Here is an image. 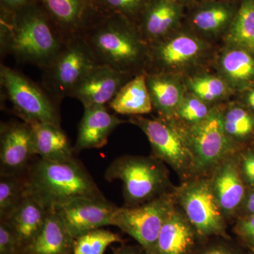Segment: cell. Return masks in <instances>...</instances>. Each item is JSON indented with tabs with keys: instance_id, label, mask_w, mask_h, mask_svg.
<instances>
[{
	"instance_id": "24",
	"label": "cell",
	"mask_w": 254,
	"mask_h": 254,
	"mask_svg": "<svg viewBox=\"0 0 254 254\" xmlns=\"http://www.w3.org/2000/svg\"><path fill=\"white\" fill-rule=\"evenodd\" d=\"M108 105L120 115L142 116L151 113L153 107L145 73L137 74L127 82Z\"/></svg>"
},
{
	"instance_id": "26",
	"label": "cell",
	"mask_w": 254,
	"mask_h": 254,
	"mask_svg": "<svg viewBox=\"0 0 254 254\" xmlns=\"http://www.w3.org/2000/svg\"><path fill=\"white\" fill-rule=\"evenodd\" d=\"M237 10L228 1H209L195 10L191 23L197 31L207 35H218L228 29Z\"/></svg>"
},
{
	"instance_id": "31",
	"label": "cell",
	"mask_w": 254,
	"mask_h": 254,
	"mask_svg": "<svg viewBox=\"0 0 254 254\" xmlns=\"http://www.w3.org/2000/svg\"><path fill=\"white\" fill-rule=\"evenodd\" d=\"M123 242L118 234L103 228L95 229L75 240L73 254H104L110 245Z\"/></svg>"
},
{
	"instance_id": "28",
	"label": "cell",
	"mask_w": 254,
	"mask_h": 254,
	"mask_svg": "<svg viewBox=\"0 0 254 254\" xmlns=\"http://www.w3.org/2000/svg\"><path fill=\"white\" fill-rule=\"evenodd\" d=\"M222 120L227 136L236 144L254 136V113L250 108L230 105L222 110Z\"/></svg>"
},
{
	"instance_id": "35",
	"label": "cell",
	"mask_w": 254,
	"mask_h": 254,
	"mask_svg": "<svg viewBox=\"0 0 254 254\" xmlns=\"http://www.w3.org/2000/svg\"><path fill=\"white\" fill-rule=\"evenodd\" d=\"M235 231L250 248H254V213L242 217L237 222Z\"/></svg>"
},
{
	"instance_id": "20",
	"label": "cell",
	"mask_w": 254,
	"mask_h": 254,
	"mask_svg": "<svg viewBox=\"0 0 254 254\" xmlns=\"http://www.w3.org/2000/svg\"><path fill=\"white\" fill-rule=\"evenodd\" d=\"M218 71L232 91H247L254 86V55L227 45L218 60Z\"/></svg>"
},
{
	"instance_id": "6",
	"label": "cell",
	"mask_w": 254,
	"mask_h": 254,
	"mask_svg": "<svg viewBox=\"0 0 254 254\" xmlns=\"http://www.w3.org/2000/svg\"><path fill=\"white\" fill-rule=\"evenodd\" d=\"M0 81L15 113L22 121L60 127L61 118L55 100L29 78L1 64Z\"/></svg>"
},
{
	"instance_id": "1",
	"label": "cell",
	"mask_w": 254,
	"mask_h": 254,
	"mask_svg": "<svg viewBox=\"0 0 254 254\" xmlns=\"http://www.w3.org/2000/svg\"><path fill=\"white\" fill-rule=\"evenodd\" d=\"M1 50L18 61L45 68L63 49L66 38L36 3L15 11L1 10Z\"/></svg>"
},
{
	"instance_id": "23",
	"label": "cell",
	"mask_w": 254,
	"mask_h": 254,
	"mask_svg": "<svg viewBox=\"0 0 254 254\" xmlns=\"http://www.w3.org/2000/svg\"><path fill=\"white\" fill-rule=\"evenodd\" d=\"M28 124L31 126L36 156L52 161L73 158V147L61 127L41 123Z\"/></svg>"
},
{
	"instance_id": "45",
	"label": "cell",
	"mask_w": 254,
	"mask_h": 254,
	"mask_svg": "<svg viewBox=\"0 0 254 254\" xmlns=\"http://www.w3.org/2000/svg\"><path fill=\"white\" fill-rule=\"evenodd\" d=\"M251 251H252V254H254V248H250Z\"/></svg>"
},
{
	"instance_id": "38",
	"label": "cell",
	"mask_w": 254,
	"mask_h": 254,
	"mask_svg": "<svg viewBox=\"0 0 254 254\" xmlns=\"http://www.w3.org/2000/svg\"><path fill=\"white\" fill-rule=\"evenodd\" d=\"M113 254H148L141 246H128L122 244L120 247L113 249Z\"/></svg>"
},
{
	"instance_id": "7",
	"label": "cell",
	"mask_w": 254,
	"mask_h": 254,
	"mask_svg": "<svg viewBox=\"0 0 254 254\" xmlns=\"http://www.w3.org/2000/svg\"><path fill=\"white\" fill-rule=\"evenodd\" d=\"M129 121L146 135L155 158L168 163L180 175L193 173V157L182 124L174 118L143 116H132Z\"/></svg>"
},
{
	"instance_id": "37",
	"label": "cell",
	"mask_w": 254,
	"mask_h": 254,
	"mask_svg": "<svg viewBox=\"0 0 254 254\" xmlns=\"http://www.w3.org/2000/svg\"><path fill=\"white\" fill-rule=\"evenodd\" d=\"M36 3V0H1V10L15 11Z\"/></svg>"
},
{
	"instance_id": "41",
	"label": "cell",
	"mask_w": 254,
	"mask_h": 254,
	"mask_svg": "<svg viewBox=\"0 0 254 254\" xmlns=\"http://www.w3.org/2000/svg\"><path fill=\"white\" fill-rule=\"evenodd\" d=\"M200 254H234L226 250L221 248H212L203 252Z\"/></svg>"
},
{
	"instance_id": "42",
	"label": "cell",
	"mask_w": 254,
	"mask_h": 254,
	"mask_svg": "<svg viewBox=\"0 0 254 254\" xmlns=\"http://www.w3.org/2000/svg\"><path fill=\"white\" fill-rule=\"evenodd\" d=\"M174 1H177V2L180 3L182 5L187 4V3L190 2L191 0H174Z\"/></svg>"
},
{
	"instance_id": "27",
	"label": "cell",
	"mask_w": 254,
	"mask_h": 254,
	"mask_svg": "<svg viewBox=\"0 0 254 254\" xmlns=\"http://www.w3.org/2000/svg\"><path fill=\"white\" fill-rule=\"evenodd\" d=\"M226 42L254 55V0H242L227 29Z\"/></svg>"
},
{
	"instance_id": "15",
	"label": "cell",
	"mask_w": 254,
	"mask_h": 254,
	"mask_svg": "<svg viewBox=\"0 0 254 254\" xmlns=\"http://www.w3.org/2000/svg\"><path fill=\"white\" fill-rule=\"evenodd\" d=\"M183 16V5L174 0H150L141 12L138 26L150 46L173 33Z\"/></svg>"
},
{
	"instance_id": "18",
	"label": "cell",
	"mask_w": 254,
	"mask_h": 254,
	"mask_svg": "<svg viewBox=\"0 0 254 254\" xmlns=\"http://www.w3.org/2000/svg\"><path fill=\"white\" fill-rule=\"evenodd\" d=\"M153 108L163 118H173L186 95V84L170 72L145 73Z\"/></svg>"
},
{
	"instance_id": "10",
	"label": "cell",
	"mask_w": 254,
	"mask_h": 254,
	"mask_svg": "<svg viewBox=\"0 0 254 254\" xmlns=\"http://www.w3.org/2000/svg\"><path fill=\"white\" fill-rule=\"evenodd\" d=\"M173 206L171 195L164 193L136 206L119 207L113 226L134 239L148 254H155L159 234Z\"/></svg>"
},
{
	"instance_id": "14",
	"label": "cell",
	"mask_w": 254,
	"mask_h": 254,
	"mask_svg": "<svg viewBox=\"0 0 254 254\" xmlns=\"http://www.w3.org/2000/svg\"><path fill=\"white\" fill-rule=\"evenodd\" d=\"M133 75L106 65L96 64L78 83L71 98L79 100L84 108L109 104Z\"/></svg>"
},
{
	"instance_id": "32",
	"label": "cell",
	"mask_w": 254,
	"mask_h": 254,
	"mask_svg": "<svg viewBox=\"0 0 254 254\" xmlns=\"http://www.w3.org/2000/svg\"><path fill=\"white\" fill-rule=\"evenodd\" d=\"M213 108L192 93H186L173 118L181 121L185 125L200 123L208 116Z\"/></svg>"
},
{
	"instance_id": "30",
	"label": "cell",
	"mask_w": 254,
	"mask_h": 254,
	"mask_svg": "<svg viewBox=\"0 0 254 254\" xmlns=\"http://www.w3.org/2000/svg\"><path fill=\"white\" fill-rule=\"evenodd\" d=\"M25 196L24 175L0 176V221L9 218Z\"/></svg>"
},
{
	"instance_id": "40",
	"label": "cell",
	"mask_w": 254,
	"mask_h": 254,
	"mask_svg": "<svg viewBox=\"0 0 254 254\" xmlns=\"http://www.w3.org/2000/svg\"><path fill=\"white\" fill-rule=\"evenodd\" d=\"M246 103L247 106L254 113V86L247 89L245 96Z\"/></svg>"
},
{
	"instance_id": "19",
	"label": "cell",
	"mask_w": 254,
	"mask_h": 254,
	"mask_svg": "<svg viewBox=\"0 0 254 254\" xmlns=\"http://www.w3.org/2000/svg\"><path fill=\"white\" fill-rule=\"evenodd\" d=\"M50 210L38 200L26 195L17 208L5 220L14 232L20 254L41 231Z\"/></svg>"
},
{
	"instance_id": "21",
	"label": "cell",
	"mask_w": 254,
	"mask_h": 254,
	"mask_svg": "<svg viewBox=\"0 0 254 254\" xmlns=\"http://www.w3.org/2000/svg\"><path fill=\"white\" fill-rule=\"evenodd\" d=\"M194 232L186 216L173 206L160 230L155 254H188L194 244Z\"/></svg>"
},
{
	"instance_id": "33",
	"label": "cell",
	"mask_w": 254,
	"mask_h": 254,
	"mask_svg": "<svg viewBox=\"0 0 254 254\" xmlns=\"http://www.w3.org/2000/svg\"><path fill=\"white\" fill-rule=\"evenodd\" d=\"M150 0H93L94 5L101 8L107 14L121 15L129 19L143 11Z\"/></svg>"
},
{
	"instance_id": "12",
	"label": "cell",
	"mask_w": 254,
	"mask_h": 254,
	"mask_svg": "<svg viewBox=\"0 0 254 254\" xmlns=\"http://www.w3.org/2000/svg\"><path fill=\"white\" fill-rule=\"evenodd\" d=\"M0 131V176L24 175L36 156L31 126L11 122L1 124Z\"/></svg>"
},
{
	"instance_id": "43",
	"label": "cell",
	"mask_w": 254,
	"mask_h": 254,
	"mask_svg": "<svg viewBox=\"0 0 254 254\" xmlns=\"http://www.w3.org/2000/svg\"><path fill=\"white\" fill-rule=\"evenodd\" d=\"M93 0H86L87 6H91L92 3H93Z\"/></svg>"
},
{
	"instance_id": "9",
	"label": "cell",
	"mask_w": 254,
	"mask_h": 254,
	"mask_svg": "<svg viewBox=\"0 0 254 254\" xmlns=\"http://www.w3.org/2000/svg\"><path fill=\"white\" fill-rule=\"evenodd\" d=\"M177 198L185 216L201 236L227 238L224 212L207 179H196L177 189Z\"/></svg>"
},
{
	"instance_id": "11",
	"label": "cell",
	"mask_w": 254,
	"mask_h": 254,
	"mask_svg": "<svg viewBox=\"0 0 254 254\" xmlns=\"http://www.w3.org/2000/svg\"><path fill=\"white\" fill-rule=\"evenodd\" d=\"M148 47L150 63L162 72L191 66L203 58L207 50L204 42L186 31L171 33Z\"/></svg>"
},
{
	"instance_id": "5",
	"label": "cell",
	"mask_w": 254,
	"mask_h": 254,
	"mask_svg": "<svg viewBox=\"0 0 254 254\" xmlns=\"http://www.w3.org/2000/svg\"><path fill=\"white\" fill-rule=\"evenodd\" d=\"M98 64L81 33L66 38L63 49L43 68V86L55 100L71 97L85 76Z\"/></svg>"
},
{
	"instance_id": "8",
	"label": "cell",
	"mask_w": 254,
	"mask_h": 254,
	"mask_svg": "<svg viewBox=\"0 0 254 254\" xmlns=\"http://www.w3.org/2000/svg\"><path fill=\"white\" fill-rule=\"evenodd\" d=\"M183 126L193 157V173H206L235 153L237 144L225 132L220 108H213L200 123Z\"/></svg>"
},
{
	"instance_id": "22",
	"label": "cell",
	"mask_w": 254,
	"mask_h": 254,
	"mask_svg": "<svg viewBox=\"0 0 254 254\" xmlns=\"http://www.w3.org/2000/svg\"><path fill=\"white\" fill-rule=\"evenodd\" d=\"M75 240L59 215L50 210L41 231L21 254H73Z\"/></svg>"
},
{
	"instance_id": "36",
	"label": "cell",
	"mask_w": 254,
	"mask_h": 254,
	"mask_svg": "<svg viewBox=\"0 0 254 254\" xmlns=\"http://www.w3.org/2000/svg\"><path fill=\"white\" fill-rule=\"evenodd\" d=\"M245 183L254 189V150H247L238 156Z\"/></svg>"
},
{
	"instance_id": "34",
	"label": "cell",
	"mask_w": 254,
	"mask_h": 254,
	"mask_svg": "<svg viewBox=\"0 0 254 254\" xmlns=\"http://www.w3.org/2000/svg\"><path fill=\"white\" fill-rule=\"evenodd\" d=\"M0 254H20L14 232L5 222L0 221Z\"/></svg>"
},
{
	"instance_id": "13",
	"label": "cell",
	"mask_w": 254,
	"mask_h": 254,
	"mask_svg": "<svg viewBox=\"0 0 254 254\" xmlns=\"http://www.w3.org/2000/svg\"><path fill=\"white\" fill-rule=\"evenodd\" d=\"M118 208L106 198H78L53 210L76 239L95 229L113 226L114 215Z\"/></svg>"
},
{
	"instance_id": "3",
	"label": "cell",
	"mask_w": 254,
	"mask_h": 254,
	"mask_svg": "<svg viewBox=\"0 0 254 254\" xmlns=\"http://www.w3.org/2000/svg\"><path fill=\"white\" fill-rule=\"evenodd\" d=\"M25 193L49 210L78 198H105L83 164L73 157L38 158L24 175Z\"/></svg>"
},
{
	"instance_id": "4",
	"label": "cell",
	"mask_w": 254,
	"mask_h": 254,
	"mask_svg": "<svg viewBox=\"0 0 254 254\" xmlns=\"http://www.w3.org/2000/svg\"><path fill=\"white\" fill-rule=\"evenodd\" d=\"M104 177L123 183L125 206L143 204L164 194L168 189V173L161 161L150 157L125 155L115 159L107 168Z\"/></svg>"
},
{
	"instance_id": "17",
	"label": "cell",
	"mask_w": 254,
	"mask_h": 254,
	"mask_svg": "<svg viewBox=\"0 0 254 254\" xmlns=\"http://www.w3.org/2000/svg\"><path fill=\"white\" fill-rule=\"evenodd\" d=\"M124 123L125 121L110 113L105 106L84 108L73 146L74 153L104 146L114 130Z\"/></svg>"
},
{
	"instance_id": "2",
	"label": "cell",
	"mask_w": 254,
	"mask_h": 254,
	"mask_svg": "<svg viewBox=\"0 0 254 254\" xmlns=\"http://www.w3.org/2000/svg\"><path fill=\"white\" fill-rule=\"evenodd\" d=\"M80 33L98 64L131 75L145 73L149 47L128 18L108 14L96 23L83 24Z\"/></svg>"
},
{
	"instance_id": "44",
	"label": "cell",
	"mask_w": 254,
	"mask_h": 254,
	"mask_svg": "<svg viewBox=\"0 0 254 254\" xmlns=\"http://www.w3.org/2000/svg\"><path fill=\"white\" fill-rule=\"evenodd\" d=\"M209 1H229L230 0H209Z\"/></svg>"
},
{
	"instance_id": "39",
	"label": "cell",
	"mask_w": 254,
	"mask_h": 254,
	"mask_svg": "<svg viewBox=\"0 0 254 254\" xmlns=\"http://www.w3.org/2000/svg\"><path fill=\"white\" fill-rule=\"evenodd\" d=\"M244 203L246 215L254 213V189L250 194L246 196Z\"/></svg>"
},
{
	"instance_id": "16",
	"label": "cell",
	"mask_w": 254,
	"mask_h": 254,
	"mask_svg": "<svg viewBox=\"0 0 254 254\" xmlns=\"http://www.w3.org/2000/svg\"><path fill=\"white\" fill-rule=\"evenodd\" d=\"M212 188L224 213H233L245 201V182L238 156L230 155L214 168Z\"/></svg>"
},
{
	"instance_id": "29",
	"label": "cell",
	"mask_w": 254,
	"mask_h": 254,
	"mask_svg": "<svg viewBox=\"0 0 254 254\" xmlns=\"http://www.w3.org/2000/svg\"><path fill=\"white\" fill-rule=\"evenodd\" d=\"M186 86L190 93L209 105L224 99L232 91L220 75L208 73L195 75L189 78Z\"/></svg>"
},
{
	"instance_id": "25",
	"label": "cell",
	"mask_w": 254,
	"mask_h": 254,
	"mask_svg": "<svg viewBox=\"0 0 254 254\" xmlns=\"http://www.w3.org/2000/svg\"><path fill=\"white\" fill-rule=\"evenodd\" d=\"M43 7L66 38L81 31L86 0H41Z\"/></svg>"
}]
</instances>
